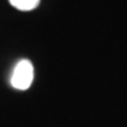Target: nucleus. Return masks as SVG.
I'll return each mask as SVG.
<instances>
[{
  "mask_svg": "<svg viewBox=\"0 0 127 127\" xmlns=\"http://www.w3.org/2000/svg\"><path fill=\"white\" fill-rule=\"evenodd\" d=\"M34 79V68L30 60L23 59L20 60L15 67L13 74L11 78V85L15 90L19 91H26L31 87Z\"/></svg>",
  "mask_w": 127,
  "mask_h": 127,
  "instance_id": "obj_1",
  "label": "nucleus"
},
{
  "mask_svg": "<svg viewBox=\"0 0 127 127\" xmlns=\"http://www.w3.org/2000/svg\"><path fill=\"white\" fill-rule=\"evenodd\" d=\"M8 1L14 8L23 11V12L33 11L40 4V0H8Z\"/></svg>",
  "mask_w": 127,
  "mask_h": 127,
  "instance_id": "obj_2",
  "label": "nucleus"
}]
</instances>
